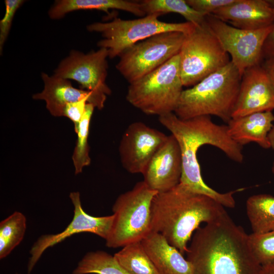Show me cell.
<instances>
[{
  "instance_id": "cell-1",
  "label": "cell",
  "mask_w": 274,
  "mask_h": 274,
  "mask_svg": "<svg viewBox=\"0 0 274 274\" xmlns=\"http://www.w3.org/2000/svg\"><path fill=\"white\" fill-rule=\"evenodd\" d=\"M159 121L171 132L179 144L182 163L180 183L193 192L211 197L223 207H235L233 194L243 189L221 193L209 187L203 180L197 158L199 148L210 145L220 149L233 161H243V146L230 138L227 125L214 123L210 116L182 119L174 113L159 116Z\"/></svg>"
},
{
  "instance_id": "cell-2",
  "label": "cell",
  "mask_w": 274,
  "mask_h": 274,
  "mask_svg": "<svg viewBox=\"0 0 274 274\" xmlns=\"http://www.w3.org/2000/svg\"><path fill=\"white\" fill-rule=\"evenodd\" d=\"M248 235L226 212L196 230L186 252L192 274H259Z\"/></svg>"
},
{
  "instance_id": "cell-3",
  "label": "cell",
  "mask_w": 274,
  "mask_h": 274,
  "mask_svg": "<svg viewBox=\"0 0 274 274\" xmlns=\"http://www.w3.org/2000/svg\"><path fill=\"white\" fill-rule=\"evenodd\" d=\"M211 197L191 191L179 183L173 188L157 193L151 207V231L161 234L182 254L193 232L202 222L218 219L226 211Z\"/></svg>"
},
{
  "instance_id": "cell-4",
  "label": "cell",
  "mask_w": 274,
  "mask_h": 274,
  "mask_svg": "<svg viewBox=\"0 0 274 274\" xmlns=\"http://www.w3.org/2000/svg\"><path fill=\"white\" fill-rule=\"evenodd\" d=\"M241 78L230 61L192 87L183 90L174 113L182 119L214 115L228 122L236 102Z\"/></svg>"
},
{
  "instance_id": "cell-5",
  "label": "cell",
  "mask_w": 274,
  "mask_h": 274,
  "mask_svg": "<svg viewBox=\"0 0 274 274\" xmlns=\"http://www.w3.org/2000/svg\"><path fill=\"white\" fill-rule=\"evenodd\" d=\"M179 54L129 84L126 96L131 105L148 115L174 113L183 91Z\"/></svg>"
},
{
  "instance_id": "cell-6",
  "label": "cell",
  "mask_w": 274,
  "mask_h": 274,
  "mask_svg": "<svg viewBox=\"0 0 274 274\" xmlns=\"http://www.w3.org/2000/svg\"><path fill=\"white\" fill-rule=\"evenodd\" d=\"M157 193L142 181L117 198L112 207L114 219L106 239L107 247L122 248L141 242L147 235L151 231L152 202Z\"/></svg>"
},
{
  "instance_id": "cell-7",
  "label": "cell",
  "mask_w": 274,
  "mask_h": 274,
  "mask_svg": "<svg viewBox=\"0 0 274 274\" xmlns=\"http://www.w3.org/2000/svg\"><path fill=\"white\" fill-rule=\"evenodd\" d=\"M158 15H147L133 20L115 17L109 22H96L87 26L89 31L100 32L103 39L98 42L99 48L108 51L109 57H119L134 44L159 33L178 31L187 35L195 25L190 22L170 23L160 21Z\"/></svg>"
},
{
  "instance_id": "cell-8",
  "label": "cell",
  "mask_w": 274,
  "mask_h": 274,
  "mask_svg": "<svg viewBox=\"0 0 274 274\" xmlns=\"http://www.w3.org/2000/svg\"><path fill=\"white\" fill-rule=\"evenodd\" d=\"M179 55L181 79L185 87L195 85L231 61L205 21L185 35Z\"/></svg>"
},
{
  "instance_id": "cell-9",
  "label": "cell",
  "mask_w": 274,
  "mask_h": 274,
  "mask_svg": "<svg viewBox=\"0 0 274 274\" xmlns=\"http://www.w3.org/2000/svg\"><path fill=\"white\" fill-rule=\"evenodd\" d=\"M185 36L166 32L138 42L120 55L116 67L129 84L136 81L178 54Z\"/></svg>"
},
{
  "instance_id": "cell-10",
  "label": "cell",
  "mask_w": 274,
  "mask_h": 274,
  "mask_svg": "<svg viewBox=\"0 0 274 274\" xmlns=\"http://www.w3.org/2000/svg\"><path fill=\"white\" fill-rule=\"evenodd\" d=\"M205 22L231 56V61L241 76L247 68L260 64L263 46L272 24L257 30L242 29L229 25L211 14L206 16Z\"/></svg>"
},
{
  "instance_id": "cell-11",
  "label": "cell",
  "mask_w": 274,
  "mask_h": 274,
  "mask_svg": "<svg viewBox=\"0 0 274 274\" xmlns=\"http://www.w3.org/2000/svg\"><path fill=\"white\" fill-rule=\"evenodd\" d=\"M107 49L85 54L72 50L54 71V75L78 82L81 89L92 92L104 106L111 90L106 82L108 75L109 57Z\"/></svg>"
},
{
  "instance_id": "cell-12",
  "label": "cell",
  "mask_w": 274,
  "mask_h": 274,
  "mask_svg": "<svg viewBox=\"0 0 274 274\" xmlns=\"http://www.w3.org/2000/svg\"><path fill=\"white\" fill-rule=\"evenodd\" d=\"M70 198L74 208L72 221L62 231L56 234L42 235L33 244L29 251L30 256L27 264L28 273L31 272L46 250L74 234L90 232L105 240L108 236L113 221L114 215L101 217L92 216L83 209L79 192H71Z\"/></svg>"
},
{
  "instance_id": "cell-13",
  "label": "cell",
  "mask_w": 274,
  "mask_h": 274,
  "mask_svg": "<svg viewBox=\"0 0 274 274\" xmlns=\"http://www.w3.org/2000/svg\"><path fill=\"white\" fill-rule=\"evenodd\" d=\"M167 135L142 122L128 125L119 146L123 167L131 174H143Z\"/></svg>"
},
{
  "instance_id": "cell-14",
  "label": "cell",
  "mask_w": 274,
  "mask_h": 274,
  "mask_svg": "<svg viewBox=\"0 0 274 274\" xmlns=\"http://www.w3.org/2000/svg\"><path fill=\"white\" fill-rule=\"evenodd\" d=\"M273 109L274 86L264 67L259 64L247 68L242 76L231 118Z\"/></svg>"
},
{
  "instance_id": "cell-15",
  "label": "cell",
  "mask_w": 274,
  "mask_h": 274,
  "mask_svg": "<svg viewBox=\"0 0 274 274\" xmlns=\"http://www.w3.org/2000/svg\"><path fill=\"white\" fill-rule=\"evenodd\" d=\"M182 172L180 149L175 138L170 134L154 154L142 175L147 185L160 193L178 185Z\"/></svg>"
},
{
  "instance_id": "cell-16",
  "label": "cell",
  "mask_w": 274,
  "mask_h": 274,
  "mask_svg": "<svg viewBox=\"0 0 274 274\" xmlns=\"http://www.w3.org/2000/svg\"><path fill=\"white\" fill-rule=\"evenodd\" d=\"M211 14L234 27L257 30L272 24L274 7L264 0H235Z\"/></svg>"
},
{
  "instance_id": "cell-17",
  "label": "cell",
  "mask_w": 274,
  "mask_h": 274,
  "mask_svg": "<svg viewBox=\"0 0 274 274\" xmlns=\"http://www.w3.org/2000/svg\"><path fill=\"white\" fill-rule=\"evenodd\" d=\"M44 86L40 93L32 95L34 99L43 100L47 109L55 117H61L66 105L87 98L88 102L95 108L102 109L104 106L94 94L88 90L74 87L69 80L51 76L42 73L41 75Z\"/></svg>"
},
{
  "instance_id": "cell-18",
  "label": "cell",
  "mask_w": 274,
  "mask_h": 274,
  "mask_svg": "<svg viewBox=\"0 0 274 274\" xmlns=\"http://www.w3.org/2000/svg\"><path fill=\"white\" fill-rule=\"evenodd\" d=\"M141 243L159 274H192L191 263L160 233L150 231Z\"/></svg>"
},
{
  "instance_id": "cell-19",
  "label": "cell",
  "mask_w": 274,
  "mask_h": 274,
  "mask_svg": "<svg viewBox=\"0 0 274 274\" xmlns=\"http://www.w3.org/2000/svg\"><path fill=\"white\" fill-rule=\"evenodd\" d=\"M227 123L229 136L239 145L254 142L264 149L271 147L268 135L274 124L272 111L232 118Z\"/></svg>"
},
{
  "instance_id": "cell-20",
  "label": "cell",
  "mask_w": 274,
  "mask_h": 274,
  "mask_svg": "<svg viewBox=\"0 0 274 274\" xmlns=\"http://www.w3.org/2000/svg\"><path fill=\"white\" fill-rule=\"evenodd\" d=\"M111 9L126 11L140 17L146 16L140 1L126 0H57L48 15L52 19H59L75 11L96 10L109 14V10Z\"/></svg>"
},
{
  "instance_id": "cell-21",
  "label": "cell",
  "mask_w": 274,
  "mask_h": 274,
  "mask_svg": "<svg viewBox=\"0 0 274 274\" xmlns=\"http://www.w3.org/2000/svg\"><path fill=\"white\" fill-rule=\"evenodd\" d=\"M246 209L253 233L274 230V196L266 194L251 196L247 200Z\"/></svg>"
},
{
  "instance_id": "cell-22",
  "label": "cell",
  "mask_w": 274,
  "mask_h": 274,
  "mask_svg": "<svg viewBox=\"0 0 274 274\" xmlns=\"http://www.w3.org/2000/svg\"><path fill=\"white\" fill-rule=\"evenodd\" d=\"M114 255L130 274H159L141 242L128 244Z\"/></svg>"
},
{
  "instance_id": "cell-23",
  "label": "cell",
  "mask_w": 274,
  "mask_h": 274,
  "mask_svg": "<svg viewBox=\"0 0 274 274\" xmlns=\"http://www.w3.org/2000/svg\"><path fill=\"white\" fill-rule=\"evenodd\" d=\"M143 11L147 15L159 16L169 13L180 14L195 26L202 24L205 16L191 7L185 0H143L140 1Z\"/></svg>"
},
{
  "instance_id": "cell-24",
  "label": "cell",
  "mask_w": 274,
  "mask_h": 274,
  "mask_svg": "<svg viewBox=\"0 0 274 274\" xmlns=\"http://www.w3.org/2000/svg\"><path fill=\"white\" fill-rule=\"evenodd\" d=\"M130 274L114 255L101 250L87 252L78 263L73 274Z\"/></svg>"
},
{
  "instance_id": "cell-25",
  "label": "cell",
  "mask_w": 274,
  "mask_h": 274,
  "mask_svg": "<svg viewBox=\"0 0 274 274\" xmlns=\"http://www.w3.org/2000/svg\"><path fill=\"white\" fill-rule=\"evenodd\" d=\"M26 228V219L15 211L0 222V259L8 256L22 241Z\"/></svg>"
},
{
  "instance_id": "cell-26",
  "label": "cell",
  "mask_w": 274,
  "mask_h": 274,
  "mask_svg": "<svg viewBox=\"0 0 274 274\" xmlns=\"http://www.w3.org/2000/svg\"><path fill=\"white\" fill-rule=\"evenodd\" d=\"M94 108L93 105L87 104L76 132L77 140L72 156L76 175L81 173L83 168L89 165L91 162L88 139L90 122Z\"/></svg>"
},
{
  "instance_id": "cell-27",
  "label": "cell",
  "mask_w": 274,
  "mask_h": 274,
  "mask_svg": "<svg viewBox=\"0 0 274 274\" xmlns=\"http://www.w3.org/2000/svg\"><path fill=\"white\" fill-rule=\"evenodd\" d=\"M248 244L254 256L261 265L274 262V230L248 235Z\"/></svg>"
},
{
  "instance_id": "cell-28",
  "label": "cell",
  "mask_w": 274,
  "mask_h": 274,
  "mask_svg": "<svg viewBox=\"0 0 274 274\" xmlns=\"http://www.w3.org/2000/svg\"><path fill=\"white\" fill-rule=\"evenodd\" d=\"M23 0H5V13L0 21V52L9 35L12 23L17 10L24 3Z\"/></svg>"
},
{
  "instance_id": "cell-29",
  "label": "cell",
  "mask_w": 274,
  "mask_h": 274,
  "mask_svg": "<svg viewBox=\"0 0 274 274\" xmlns=\"http://www.w3.org/2000/svg\"><path fill=\"white\" fill-rule=\"evenodd\" d=\"M235 0H186L187 3L195 10L205 16L212 14L218 9L232 4Z\"/></svg>"
},
{
  "instance_id": "cell-30",
  "label": "cell",
  "mask_w": 274,
  "mask_h": 274,
  "mask_svg": "<svg viewBox=\"0 0 274 274\" xmlns=\"http://www.w3.org/2000/svg\"><path fill=\"white\" fill-rule=\"evenodd\" d=\"M88 102V99L85 98L67 104L64 108L62 116L68 118L73 122L76 133L78 130L79 123L83 117Z\"/></svg>"
},
{
  "instance_id": "cell-31",
  "label": "cell",
  "mask_w": 274,
  "mask_h": 274,
  "mask_svg": "<svg viewBox=\"0 0 274 274\" xmlns=\"http://www.w3.org/2000/svg\"><path fill=\"white\" fill-rule=\"evenodd\" d=\"M266 58L274 57V16L272 27L268 35L263 46L262 56Z\"/></svg>"
},
{
  "instance_id": "cell-32",
  "label": "cell",
  "mask_w": 274,
  "mask_h": 274,
  "mask_svg": "<svg viewBox=\"0 0 274 274\" xmlns=\"http://www.w3.org/2000/svg\"><path fill=\"white\" fill-rule=\"evenodd\" d=\"M262 66L274 86V57L266 58Z\"/></svg>"
},
{
  "instance_id": "cell-33",
  "label": "cell",
  "mask_w": 274,
  "mask_h": 274,
  "mask_svg": "<svg viewBox=\"0 0 274 274\" xmlns=\"http://www.w3.org/2000/svg\"><path fill=\"white\" fill-rule=\"evenodd\" d=\"M259 274H274V262L262 266Z\"/></svg>"
},
{
  "instance_id": "cell-34",
  "label": "cell",
  "mask_w": 274,
  "mask_h": 274,
  "mask_svg": "<svg viewBox=\"0 0 274 274\" xmlns=\"http://www.w3.org/2000/svg\"><path fill=\"white\" fill-rule=\"evenodd\" d=\"M268 138L270 144V147H272L274 150V124L268 133ZM272 172L274 175V162L272 167Z\"/></svg>"
},
{
  "instance_id": "cell-35",
  "label": "cell",
  "mask_w": 274,
  "mask_h": 274,
  "mask_svg": "<svg viewBox=\"0 0 274 274\" xmlns=\"http://www.w3.org/2000/svg\"><path fill=\"white\" fill-rule=\"evenodd\" d=\"M17 274H19V273H17Z\"/></svg>"
}]
</instances>
